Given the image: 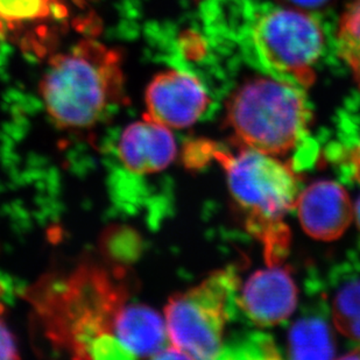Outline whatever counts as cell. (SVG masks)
Instances as JSON below:
<instances>
[{
    "mask_svg": "<svg viewBox=\"0 0 360 360\" xmlns=\"http://www.w3.org/2000/svg\"><path fill=\"white\" fill-rule=\"evenodd\" d=\"M26 297L46 340L75 359H132L129 342L141 303L122 273L84 264L39 280Z\"/></svg>",
    "mask_w": 360,
    "mask_h": 360,
    "instance_id": "obj_1",
    "label": "cell"
},
{
    "mask_svg": "<svg viewBox=\"0 0 360 360\" xmlns=\"http://www.w3.org/2000/svg\"><path fill=\"white\" fill-rule=\"evenodd\" d=\"M188 154L189 165H203L204 158H214L223 167L232 198L248 231L262 243L267 265H279L290 240L285 218L295 209L301 191L292 167L251 148L231 153L205 141L191 145Z\"/></svg>",
    "mask_w": 360,
    "mask_h": 360,
    "instance_id": "obj_2",
    "label": "cell"
},
{
    "mask_svg": "<svg viewBox=\"0 0 360 360\" xmlns=\"http://www.w3.org/2000/svg\"><path fill=\"white\" fill-rule=\"evenodd\" d=\"M39 91L58 129L95 127L125 102L122 54L95 38L82 39L49 56Z\"/></svg>",
    "mask_w": 360,
    "mask_h": 360,
    "instance_id": "obj_3",
    "label": "cell"
},
{
    "mask_svg": "<svg viewBox=\"0 0 360 360\" xmlns=\"http://www.w3.org/2000/svg\"><path fill=\"white\" fill-rule=\"evenodd\" d=\"M311 110L302 86L276 77L241 85L226 109V126L241 147L279 157L307 136Z\"/></svg>",
    "mask_w": 360,
    "mask_h": 360,
    "instance_id": "obj_4",
    "label": "cell"
},
{
    "mask_svg": "<svg viewBox=\"0 0 360 360\" xmlns=\"http://www.w3.org/2000/svg\"><path fill=\"white\" fill-rule=\"evenodd\" d=\"M239 283L236 269L229 267L170 297L165 309L170 345L188 359H221Z\"/></svg>",
    "mask_w": 360,
    "mask_h": 360,
    "instance_id": "obj_5",
    "label": "cell"
},
{
    "mask_svg": "<svg viewBox=\"0 0 360 360\" xmlns=\"http://www.w3.org/2000/svg\"><path fill=\"white\" fill-rule=\"evenodd\" d=\"M253 58L269 76L307 88L324 47L322 28L314 18L292 8H271L248 27Z\"/></svg>",
    "mask_w": 360,
    "mask_h": 360,
    "instance_id": "obj_6",
    "label": "cell"
},
{
    "mask_svg": "<svg viewBox=\"0 0 360 360\" xmlns=\"http://www.w3.org/2000/svg\"><path fill=\"white\" fill-rule=\"evenodd\" d=\"M86 0H0V41L51 56L72 31L92 28Z\"/></svg>",
    "mask_w": 360,
    "mask_h": 360,
    "instance_id": "obj_7",
    "label": "cell"
},
{
    "mask_svg": "<svg viewBox=\"0 0 360 360\" xmlns=\"http://www.w3.org/2000/svg\"><path fill=\"white\" fill-rule=\"evenodd\" d=\"M210 102L198 77L180 70H165L147 86L145 117L170 129H188L204 116Z\"/></svg>",
    "mask_w": 360,
    "mask_h": 360,
    "instance_id": "obj_8",
    "label": "cell"
},
{
    "mask_svg": "<svg viewBox=\"0 0 360 360\" xmlns=\"http://www.w3.org/2000/svg\"><path fill=\"white\" fill-rule=\"evenodd\" d=\"M237 304L255 326H279L292 316L297 307V288L288 271L269 265L253 273L237 296Z\"/></svg>",
    "mask_w": 360,
    "mask_h": 360,
    "instance_id": "obj_9",
    "label": "cell"
},
{
    "mask_svg": "<svg viewBox=\"0 0 360 360\" xmlns=\"http://www.w3.org/2000/svg\"><path fill=\"white\" fill-rule=\"evenodd\" d=\"M295 209L303 230L316 240H336L354 219L347 189L333 181H319L300 191Z\"/></svg>",
    "mask_w": 360,
    "mask_h": 360,
    "instance_id": "obj_10",
    "label": "cell"
},
{
    "mask_svg": "<svg viewBox=\"0 0 360 360\" xmlns=\"http://www.w3.org/2000/svg\"><path fill=\"white\" fill-rule=\"evenodd\" d=\"M120 162L136 175L160 173L177 154L176 140L170 129L143 117L127 126L117 146Z\"/></svg>",
    "mask_w": 360,
    "mask_h": 360,
    "instance_id": "obj_11",
    "label": "cell"
},
{
    "mask_svg": "<svg viewBox=\"0 0 360 360\" xmlns=\"http://www.w3.org/2000/svg\"><path fill=\"white\" fill-rule=\"evenodd\" d=\"M288 351L292 359L335 358V338L324 315L309 314L296 321L289 331Z\"/></svg>",
    "mask_w": 360,
    "mask_h": 360,
    "instance_id": "obj_12",
    "label": "cell"
},
{
    "mask_svg": "<svg viewBox=\"0 0 360 360\" xmlns=\"http://www.w3.org/2000/svg\"><path fill=\"white\" fill-rule=\"evenodd\" d=\"M330 313L335 328L360 345V276L347 278L337 285Z\"/></svg>",
    "mask_w": 360,
    "mask_h": 360,
    "instance_id": "obj_13",
    "label": "cell"
},
{
    "mask_svg": "<svg viewBox=\"0 0 360 360\" xmlns=\"http://www.w3.org/2000/svg\"><path fill=\"white\" fill-rule=\"evenodd\" d=\"M337 47L360 86V0L351 4L340 19Z\"/></svg>",
    "mask_w": 360,
    "mask_h": 360,
    "instance_id": "obj_14",
    "label": "cell"
},
{
    "mask_svg": "<svg viewBox=\"0 0 360 360\" xmlns=\"http://www.w3.org/2000/svg\"><path fill=\"white\" fill-rule=\"evenodd\" d=\"M236 351L239 354L238 358H262V359H273L280 358L279 351L276 349V344L269 336L266 335H255L243 343H239L236 347Z\"/></svg>",
    "mask_w": 360,
    "mask_h": 360,
    "instance_id": "obj_15",
    "label": "cell"
},
{
    "mask_svg": "<svg viewBox=\"0 0 360 360\" xmlns=\"http://www.w3.org/2000/svg\"><path fill=\"white\" fill-rule=\"evenodd\" d=\"M17 340L0 314V359H18Z\"/></svg>",
    "mask_w": 360,
    "mask_h": 360,
    "instance_id": "obj_16",
    "label": "cell"
},
{
    "mask_svg": "<svg viewBox=\"0 0 360 360\" xmlns=\"http://www.w3.org/2000/svg\"><path fill=\"white\" fill-rule=\"evenodd\" d=\"M350 167L352 176L360 184V138L350 152Z\"/></svg>",
    "mask_w": 360,
    "mask_h": 360,
    "instance_id": "obj_17",
    "label": "cell"
},
{
    "mask_svg": "<svg viewBox=\"0 0 360 360\" xmlns=\"http://www.w3.org/2000/svg\"><path fill=\"white\" fill-rule=\"evenodd\" d=\"M285 1L302 8H316V7L323 6L328 0H285Z\"/></svg>",
    "mask_w": 360,
    "mask_h": 360,
    "instance_id": "obj_18",
    "label": "cell"
},
{
    "mask_svg": "<svg viewBox=\"0 0 360 360\" xmlns=\"http://www.w3.org/2000/svg\"><path fill=\"white\" fill-rule=\"evenodd\" d=\"M343 359H360V345L354 350H351L349 354L342 356Z\"/></svg>",
    "mask_w": 360,
    "mask_h": 360,
    "instance_id": "obj_19",
    "label": "cell"
},
{
    "mask_svg": "<svg viewBox=\"0 0 360 360\" xmlns=\"http://www.w3.org/2000/svg\"><path fill=\"white\" fill-rule=\"evenodd\" d=\"M354 221H356V224L360 231V196L354 204Z\"/></svg>",
    "mask_w": 360,
    "mask_h": 360,
    "instance_id": "obj_20",
    "label": "cell"
}]
</instances>
